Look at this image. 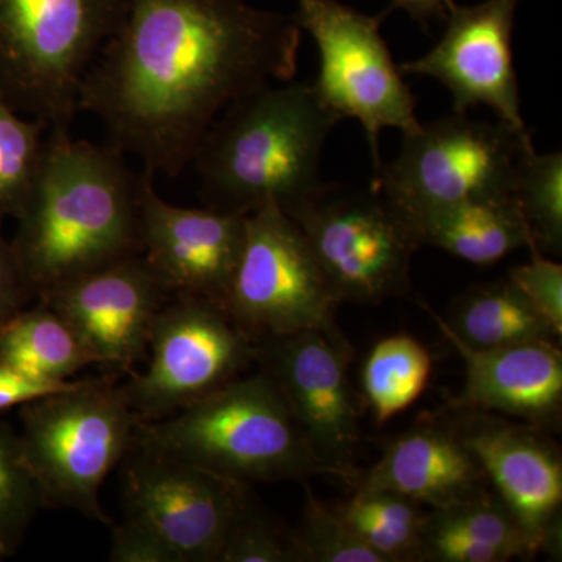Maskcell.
<instances>
[{"label": "cell", "mask_w": 562, "mask_h": 562, "mask_svg": "<svg viewBox=\"0 0 562 562\" xmlns=\"http://www.w3.org/2000/svg\"><path fill=\"white\" fill-rule=\"evenodd\" d=\"M302 29L244 0H131L79 110L151 173L177 177L233 102L297 74Z\"/></svg>", "instance_id": "obj_1"}, {"label": "cell", "mask_w": 562, "mask_h": 562, "mask_svg": "<svg viewBox=\"0 0 562 562\" xmlns=\"http://www.w3.org/2000/svg\"><path fill=\"white\" fill-rule=\"evenodd\" d=\"M139 173L124 154L54 128L11 247L31 299L133 254H143Z\"/></svg>", "instance_id": "obj_2"}, {"label": "cell", "mask_w": 562, "mask_h": 562, "mask_svg": "<svg viewBox=\"0 0 562 562\" xmlns=\"http://www.w3.org/2000/svg\"><path fill=\"white\" fill-rule=\"evenodd\" d=\"M339 121L303 81L266 85L233 102L192 158L206 206L247 216L272 202L291 214L324 187L322 150Z\"/></svg>", "instance_id": "obj_3"}, {"label": "cell", "mask_w": 562, "mask_h": 562, "mask_svg": "<svg viewBox=\"0 0 562 562\" xmlns=\"http://www.w3.org/2000/svg\"><path fill=\"white\" fill-rule=\"evenodd\" d=\"M132 447L244 484L336 476L262 371L238 376L166 419L138 420Z\"/></svg>", "instance_id": "obj_4"}, {"label": "cell", "mask_w": 562, "mask_h": 562, "mask_svg": "<svg viewBox=\"0 0 562 562\" xmlns=\"http://www.w3.org/2000/svg\"><path fill=\"white\" fill-rule=\"evenodd\" d=\"M131 0H0V91L18 113L69 128L85 77Z\"/></svg>", "instance_id": "obj_5"}, {"label": "cell", "mask_w": 562, "mask_h": 562, "mask_svg": "<svg viewBox=\"0 0 562 562\" xmlns=\"http://www.w3.org/2000/svg\"><path fill=\"white\" fill-rule=\"evenodd\" d=\"M21 420L22 458L44 506L113 524L99 494L109 473L132 449L139 420L122 386L79 380L69 390L22 405Z\"/></svg>", "instance_id": "obj_6"}, {"label": "cell", "mask_w": 562, "mask_h": 562, "mask_svg": "<svg viewBox=\"0 0 562 562\" xmlns=\"http://www.w3.org/2000/svg\"><path fill=\"white\" fill-rule=\"evenodd\" d=\"M339 303L379 305L408 294L416 233L397 206L371 188H321L292 211Z\"/></svg>", "instance_id": "obj_7"}, {"label": "cell", "mask_w": 562, "mask_h": 562, "mask_svg": "<svg viewBox=\"0 0 562 562\" xmlns=\"http://www.w3.org/2000/svg\"><path fill=\"white\" fill-rule=\"evenodd\" d=\"M531 146V133L453 111L403 135L401 151L373 176L372 187L405 217L471 199L513 194L517 161Z\"/></svg>", "instance_id": "obj_8"}, {"label": "cell", "mask_w": 562, "mask_h": 562, "mask_svg": "<svg viewBox=\"0 0 562 562\" xmlns=\"http://www.w3.org/2000/svg\"><path fill=\"white\" fill-rule=\"evenodd\" d=\"M384 16H369L338 0H297V13L292 16L319 52L314 92L341 120L360 122L373 176L383 166L382 132L397 128L406 135L420 125L416 101L380 33Z\"/></svg>", "instance_id": "obj_9"}, {"label": "cell", "mask_w": 562, "mask_h": 562, "mask_svg": "<svg viewBox=\"0 0 562 562\" xmlns=\"http://www.w3.org/2000/svg\"><path fill=\"white\" fill-rule=\"evenodd\" d=\"M257 349L221 303L172 297L151 327L149 366L122 391L139 420L166 419L241 376Z\"/></svg>", "instance_id": "obj_10"}, {"label": "cell", "mask_w": 562, "mask_h": 562, "mask_svg": "<svg viewBox=\"0 0 562 562\" xmlns=\"http://www.w3.org/2000/svg\"><path fill=\"white\" fill-rule=\"evenodd\" d=\"M341 305L295 221L269 202L246 216L225 310L255 341L336 327Z\"/></svg>", "instance_id": "obj_11"}, {"label": "cell", "mask_w": 562, "mask_h": 562, "mask_svg": "<svg viewBox=\"0 0 562 562\" xmlns=\"http://www.w3.org/2000/svg\"><path fill=\"white\" fill-rule=\"evenodd\" d=\"M257 344L261 371L279 386L314 453L336 476L351 479L360 406L349 375L355 349L341 328H314Z\"/></svg>", "instance_id": "obj_12"}, {"label": "cell", "mask_w": 562, "mask_h": 562, "mask_svg": "<svg viewBox=\"0 0 562 562\" xmlns=\"http://www.w3.org/2000/svg\"><path fill=\"white\" fill-rule=\"evenodd\" d=\"M131 457L122 475L125 519L155 532L180 562H217L249 484L139 449Z\"/></svg>", "instance_id": "obj_13"}, {"label": "cell", "mask_w": 562, "mask_h": 562, "mask_svg": "<svg viewBox=\"0 0 562 562\" xmlns=\"http://www.w3.org/2000/svg\"><path fill=\"white\" fill-rule=\"evenodd\" d=\"M520 0H484L449 5L446 32L431 50L398 66L402 74L439 81L452 95L454 113L473 106L494 111L497 121L530 133L522 116L513 57V31Z\"/></svg>", "instance_id": "obj_14"}, {"label": "cell", "mask_w": 562, "mask_h": 562, "mask_svg": "<svg viewBox=\"0 0 562 562\" xmlns=\"http://www.w3.org/2000/svg\"><path fill=\"white\" fill-rule=\"evenodd\" d=\"M172 299L143 254L66 281L40 297L60 314L94 364L128 371L147 357L154 322Z\"/></svg>", "instance_id": "obj_15"}, {"label": "cell", "mask_w": 562, "mask_h": 562, "mask_svg": "<svg viewBox=\"0 0 562 562\" xmlns=\"http://www.w3.org/2000/svg\"><path fill=\"white\" fill-rule=\"evenodd\" d=\"M462 412L454 422L462 441L522 528L535 553L560 554L562 461L542 430L497 416Z\"/></svg>", "instance_id": "obj_16"}, {"label": "cell", "mask_w": 562, "mask_h": 562, "mask_svg": "<svg viewBox=\"0 0 562 562\" xmlns=\"http://www.w3.org/2000/svg\"><path fill=\"white\" fill-rule=\"evenodd\" d=\"M143 255L171 297H201L224 305L241 260L246 216L190 210L162 201L154 173H139Z\"/></svg>", "instance_id": "obj_17"}, {"label": "cell", "mask_w": 562, "mask_h": 562, "mask_svg": "<svg viewBox=\"0 0 562 562\" xmlns=\"http://www.w3.org/2000/svg\"><path fill=\"white\" fill-rule=\"evenodd\" d=\"M425 308L464 361V386L454 409L497 414L539 430L560 420L562 353L557 342L475 349L454 338L431 308Z\"/></svg>", "instance_id": "obj_18"}, {"label": "cell", "mask_w": 562, "mask_h": 562, "mask_svg": "<svg viewBox=\"0 0 562 562\" xmlns=\"http://www.w3.org/2000/svg\"><path fill=\"white\" fill-rule=\"evenodd\" d=\"M486 482L454 424L427 420L397 436L357 490L392 492L441 509L486 490Z\"/></svg>", "instance_id": "obj_19"}, {"label": "cell", "mask_w": 562, "mask_h": 562, "mask_svg": "<svg viewBox=\"0 0 562 562\" xmlns=\"http://www.w3.org/2000/svg\"><path fill=\"white\" fill-rule=\"evenodd\" d=\"M530 541L505 503L484 490L425 520L420 561L508 562L532 560Z\"/></svg>", "instance_id": "obj_20"}, {"label": "cell", "mask_w": 562, "mask_h": 562, "mask_svg": "<svg viewBox=\"0 0 562 562\" xmlns=\"http://www.w3.org/2000/svg\"><path fill=\"white\" fill-rule=\"evenodd\" d=\"M417 241L475 266H491L514 250L531 249L530 232L513 194L471 199L406 217Z\"/></svg>", "instance_id": "obj_21"}, {"label": "cell", "mask_w": 562, "mask_h": 562, "mask_svg": "<svg viewBox=\"0 0 562 562\" xmlns=\"http://www.w3.org/2000/svg\"><path fill=\"white\" fill-rule=\"evenodd\" d=\"M432 312V310H431ZM454 338L475 349H497L536 341L557 342V335L508 279L479 284L453 306L450 319L432 312Z\"/></svg>", "instance_id": "obj_22"}, {"label": "cell", "mask_w": 562, "mask_h": 562, "mask_svg": "<svg viewBox=\"0 0 562 562\" xmlns=\"http://www.w3.org/2000/svg\"><path fill=\"white\" fill-rule=\"evenodd\" d=\"M0 362L54 380L94 364L72 327L46 303L22 308L0 330Z\"/></svg>", "instance_id": "obj_23"}, {"label": "cell", "mask_w": 562, "mask_h": 562, "mask_svg": "<svg viewBox=\"0 0 562 562\" xmlns=\"http://www.w3.org/2000/svg\"><path fill=\"white\" fill-rule=\"evenodd\" d=\"M432 372L430 351L409 335L380 339L361 371L362 397L376 424L405 412L427 390Z\"/></svg>", "instance_id": "obj_24"}, {"label": "cell", "mask_w": 562, "mask_h": 562, "mask_svg": "<svg viewBox=\"0 0 562 562\" xmlns=\"http://www.w3.org/2000/svg\"><path fill=\"white\" fill-rule=\"evenodd\" d=\"M335 509L380 561H420L428 513L419 503L392 492L357 490Z\"/></svg>", "instance_id": "obj_25"}, {"label": "cell", "mask_w": 562, "mask_h": 562, "mask_svg": "<svg viewBox=\"0 0 562 562\" xmlns=\"http://www.w3.org/2000/svg\"><path fill=\"white\" fill-rule=\"evenodd\" d=\"M513 199L530 232L531 250L560 255L562 249V154H520L513 179Z\"/></svg>", "instance_id": "obj_26"}, {"label": "cell", "mask_w": 562, "mask_h": 562, "mask_svg": "<svg viewBox=\"0 0 562 562\" xmlns=\"http://www.w3.org/2000/svg\"><path fill=\"white\" fill-rule=\"evenodd\" d=\"M44 122L25 120L0 91V227L21 216L43 160Z\"/></svg>", "instance_id": "obj_27"}, {"label": "cell", "mask_w": 562, "mask_h": 562, "mask_svg": "<svg viewBox=\"0 0 562 562\" xmlns=\"http://www.w3.org/2000/svg\"><path fill=\"white\" fill-rule=\"evenodd\" d=\"M44 506L24 458L20 435L0 422V550L11 557Z\"/></svg>", "instance_id": "obj_28"}, {"label": "cell", "mask_w": 562, "mask_h": 562, "mask_svg": "<svg viewBox=\"0 0 562 562\" xmlns=\"http://www.w3.org/2000/svg\"><path fill=\"white\" fill-rule=\"evenodd\" d=\"M292 538L301 562H382L310 486H305L301 524Z\"/></svg>", "instance_id": "obj_29"}, {"label": "cell", "mask_w": 562, "mask_h": 562, "mask_svg": "<svg viewBox=\"0 0 562 562\" xmlns=\"http://www.w3.org/2000/svg\"><path fill=\"white\" fill-rule=\"evenodd\" d=\"M217 562H301L288 530L247 494L233 520Z\"/></svg>", "instance_id": "obj_30"}, {"label": "cell", "mask_w": 562, "mask_h": 562, "mask_svg": "<svg viewBox=\"0 0 562 562\" xmlns=\"http://www.w3.org/2000/svg\"><path fill=\"white\" fill-rule=\"evenodd\" d=\"M531 260L509 271L508 281L522 294L557 338L562 335V266L538 250Z\"/></svg>", "instance_id": "obj_31"}, {"label": "cell", "mask_w": 562, "mask_h": 562, "mask_svg": "<svg viewBox=\"0 0 562 562\" xmlns=\"http://www.w3.org/2000/svg\"><path fill=\"white\" fill-rule=\"evenodd\" d=\"M111 562H180L171 547L140 524L125 519L113 530Z\"/></svg>", "instance_id": "obj_32"}, {"label": "cell", "mask_w": 562, "mask_h": 562, "mask_svg": "<svg viewBox=\"0 0 562 562\" xmlns=\"http://www.w3.org/2000/svg\"><path fill=\"white\" fill-rule=\"evenodd\" d=\"M76 382L54 380L0 362V412L69 390Z\"/></svg>", "instance_id": "obj_33"}, {"label": "cell", "mask_w": 562, "mask_h": 562, "mask_svg": "<svg viewBox=\"0 0 562 562\" xmlns=\"http://www.w3.org/2000/svg\"><path fill=\"white\" fill-rule=\"evenodd\" d=\"M31 301L11 243L0 227V330Z\"/></svg>", "instance_id": "obj_34"}, {"label": "cell", "mask_w": 562, "mask_h": 562, "mask_svg": "<svg viewBox=\"0 0 562 562\" xmlns=\"http://www.w3.org/2000/svg\"><path fill=\"white\" fill-rule=\"evenodd\" d=\"M450 3L452 0H392L390 9L384 13L394 10L406 11L412 20L428 29L432 22L446 21Z\"/></svg>", "instance_id": "obj_35"}, {"label": "cell", "mask_w": 562, "mask_h": 562, "mask_svg": "<svg viewBox=\"0 0 562 562\" xmlns=\"http://www.w3.org/2000/svg\"><path fill=\"white\" fill-rule=\"evenodd\" d=\"M5 553H3L2 550H0V561L5 560Z\"/></svg>", "instance_id": "obj_36"}]
</instances>
